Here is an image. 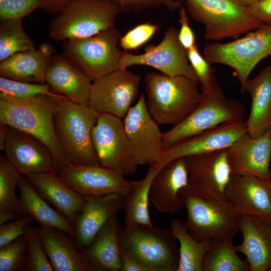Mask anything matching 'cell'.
<instances>
[{
    "mask_svg": "<svg viewBox=\"0 0 271 271\" xmlns=\"http://www.w3.org/2000/svg\"><path fill=\"white\" fill-rule=\"evenodd\" d=\"M179 196L187 212L184 224L197 240L234 237L239 232L238 213L227 199L211 188L188 184Z\"/></svg>",
    "mask_w": 271,
    "mask_h": 271,
    "instance_id": "6da1fadb",
    "label": "cell"
},
{
    "mask_svg": "<svg viewBox=\"0 0 271 271\" xmlns=\"http://www.w3.org/2000/svg\"><path fill=\"white\" fill-rule=\"evenodd\" d=\"M59 93L28 98L0 97V123L30 134L44 143L53 154L56 173L70 164L57 140L53 115Z\"/></svg>",
    "mask_w": 271,
    "mask_h": 271,
    "instance_id": "7a4b0ae2",
    "label": "cell"
},
{
    "mask_svg": "<svg viewBox=\"0 0 271 271\" xmlns=\"http://www.w3.org/2000/svg\"><path fill=\"white\" fill-rule=\"evenodd\" d=\"M98 114L89 106L59 94L53 115L55 134L69 161L74 164H99L92 140Z\"/></svg>",
    "mask_w": 271,
    "mask_h": 271,
    "instance_id": "3957f363",
    "label": "cell"
},
{
    "mask_svg": "<svg viewBox=\"0 0 271 271\" xmlns=\"http://www.w3.org/2000/svg\"><path fill=\"white\" fill-rule=\"evenodd\" d=\"M145 82L148 109L159 125L179 123L200 101L199 82L186 77L150 72L146 74Z\"/></svg>",
    "mask_w": 271,
    "mask_h": 271,
    "instance_id": "277c9868",
    "label": "cell"
},
{
    "mask_svg": "<svg viewBox=\"0 0 271 271\" xmlns=\"http://www.w3.org/2000/svg\"><path fill=\"white\" fill-rule=\"evenodd\" d=\"M245 107L239 100L226 96L216 80L202 90L197 106L185 119L163 133V151L188 137L225 122L243 120Z\"/></svg>",
    "mask_w": 271,
    "mask_h": 271,
    "instance_id": "5b68a950",
    "label": "cell"
},
{
    "mask_svg": "<svg viewBox=\"0 0 271 271\" xmlns=\"http://www.w3.org/2000/svg\"><path fill=\"white\" fill-rule=\"evenodd\" d=\"M120 13L109 0H70L50 22L49 36L59 41L90 37L115 26Z\"/></svg>",
    "mask_w": 271,
    "mask_h": 271,
    "instance_id": "8992f818",
    "label": "cell"
},
{
    "mask_svg": "<svg viewBox=\"0 0 271 271\" xmlns=\"http://www.w3.org/2000/svg\"><path fill=\"white\" fill-rule=\"evenodd\" d=\"M203 55L211 63L233 69L244 92L245 84L255 66L271 55V25L263 24L244 36L227 43H207Z\"/></svg>",
    "mask_w": 271,
    "mask_h": 271,
    "instance_id": "52a82bcc",
    "label": "cell"
},
{
    "mask_svg": "<svg viewBox=\"0 0 271 271\" xmlns=\"http://www.w3.org/2000/svg\"><path fill=\"white\" fill-rule=\"evenodd\" d=\"M185 1L189 15L204 26L208 40L236 39L264 24L234 0Z\"/></svg>",
    "mask_w": 271,
    "mask_h": 271,
    "instance_id": "ba28073f",
    "label": "cell"
},
{
    "mask_svg": "<svg viewBox=\"0 0 271 271\" xmlns=\"http://www.w3.org/2000/svg\"><path fill=\"white\" fill-rule=\"evenodd\" d=\"M121 246L136 256L149 271H177L179 248L171 229L141 224L124 225Z\"/></svg>",
    "mask_w": 271,
    "mask_h": 271,
    "instance_id": "9c48e42d",
    "label": "cell"
},
{
    "mask_svg": "<svg viewBox=\"0 0 271 271\" xmlns=\"http://www.w3.org/2000/svg\"><path fill=\"white\" fill-rule=\"evenodd\" d=\"M121 35L115 26L94 35L63 41V55L92 81L120 69Z\"/></svg>",
    "mask_w": 271,
    "mask_h": 271,
    "instance_id": "30bf717a",
    "label": "cell"
},
{
    "mask_svg": "<svg viewBox=\"0 0 271 271\" xmlns=\"http://www.w3.org/2000/svg\"><path fill=\"white\" fill-rule=\"evenodd\" d=\"M93 145L99 164L124 176L138 170L137 163L125 132L123 119L111 114H98L92 132Z\"/></svg>",
    "mask_w": 271,
    "mask_h": 271,
    "instance_id": "8fae6325",
    "label": "cell"
},
{
    "mask_svg": "<svg viewBox=\"0 0 271 271\" xmlns=\"http://www.w3.org/2000/svg\"><path fill=\"white\" fill-rule=\"evenodd\" d=\"M179 31L174 27L165 32L162 40L157 45H149L140 54L122 52L119 65L120 69L134 65L153 67L165 75L183 76L199 82L188 57L187 50L180 43Z\"/></svg>",
    "mask_w": 271,
    "mask_h": 271,
    "instance_id": "7c38bea8",
    "label": "cell"
},
{
    "mask_svg": "<svg viewBox=\"0 0 271 271\" xmlns=\"http://www.w3.org/2000/svg\"><path fill=\"white\" fill-rule=\"evenodd\" d=\"M141 77L119 69L92 81L89 105L98 114L107 113L123 118L138 93Z\"/></svg>",
    "mask_w": 271,
    "mask_h": 271,
    "instance_id": "4fadbf2b",
    "label": "cell"
},
{
    "mask_svg": "<svg viewBox=\"0 0 271 271\" xmlns=\"http://www.w3.org/2000/svg\"><path fill=\"white\" fill-rule=\"evenodd\" d=\"M125 132L139 165L155 164L163 152V134L142 94L123 118Z\"/></svg>",
    "mask_w": 271,
    "mask_h": 271,
    "instance_id": "5bb4252c",
    "label": "cell"
},
{
    "mask_svg": "<svg viewBox=\"0 0 271 271\" xmlns=\"http://www.w3.org/2000/svg\"><path fill=\"white\" fill-rule=\"evenodd\" d=\"M57 175L83 196L126 195L132 186V181L127 180L121 173L99 164L86 166L70 163L60 169Z\"/></svg>",
    "mask_w": 271,
    "mask_h": 271,
    "instance_id": "9a60e30c",
    "label": "cell"
},
{
    "mask_svg": "<svg viewBox=\"0 0 271 271\" xmlns=\"http://www.w3.org/2000/svg\"><path fill=\"white\" fill-rule=\"evenodd\" d=\"M246 132L243 119L224 123L173 144L163 151L154 164L159 169L178 158L227 149Z\"/></svg>",
    "mask_w": 271,
    "mask_h": 271,
    "instance_id": "2e32d148",
    "label": "cell"
},
{
    "mask_svg": "<svg viewBox=\"0 0 271 271\" xmlns=\"http://www.w3.org/2000/svg\"><path fill=\"white\" fill-rule=\"evenodd\" d=\"M4 151L9 162L23 175L56 173L52 152L44 143L30 134L8 126Z\"/></svg>",
    "mask_w": 271,
    "mask_h": 271,
    "instance_id": "e0dca14e",
    "label": "cell"
},
{
    "mask_svg": "<svg viewBox=\"0 0 271 271\" xmlns=\"http://www.w3.org/2000/svg\"><path fill=\"white\" fill-rule=\"evenodd\" d=\"M225 196L239 215L256 217L271 224V180L232 174Z\"/></svg>",
    "mask_w": 271,
    "mask_h": 271,
    "instance_id": "ac0fdd59",
    "label": "cell"
},
{
    "mask_svg": "<svg viewBox=\"0 0 271 271\" xmlns=\"http://www.w3.org/2000/svg\"><path fill=\"white\" fill-rule=\"evenodd\" d=\"M231 174L271 180V129L253 137L246 132L227 149Z\"/></svg>",
    "mask_w": 271,
    "mask_h": 271,
    "instance_id": "d6986e66",
    "label": "cell"
},
{
    "mask_svg": "<svg viewBox=\"0 0 271 271\" xmlns=\"http://www.w3.org/2000/svg\"><path fill=\"white\" fill-rule=\"evenodd\" d=\"M237 224L243 239L236 250L245 255L250 271H271V224L239 214Z\"/></svg>",
    "mask_w": 271,
    "mask_h": 271,
    "instance_id": "ffe728a7",
    "label": "cell"
},
{
    "mask_svg": "<svg viewBox=\"0 0 271 271\" xmlns=\"http://www.w3.org/2000/svg\"><path fill=\"white\" fill-rule=\"evenodd\" d=\"M188 184L185 158L173 160L158 169L152 183L150 200L159 212L175 213L183 206L179 193Z\"/></svg>",
    "mask_w": 271,
    "mask_h": 271,
    "instance_id": "44dd1931",
    "label": "cell"
},
{
    "mask_svg": "<svg viewBox=\"0 0 271 271\" xmlns=\"http://www.w3.org/2000/svg\"><path fill=\"white\" fill-rule=\"evenodd\" d=\"M85 202L77 218L75 240L86 248L109 220L123 209L125 195L110 194L84 196Z\"/></svg>",
    "mask_w": 271,
    "mask_h": 271,
    "instance_id": "7402d4cb",
    "label": "cell"
},
{
    "mask_svg": "<svg viewBox=\"0 0 271 271\" xmlns=\"http://www.w3.org/2000/svg\"><path fill=\"white\" fill-rule=\"evenodd\" d=\"M227 149L184 157L188 184L207 186L226 198L225 190L232 175Z\"/></svg>",
    "mask_w": 271,
    "mask_h": 271,
    "instance_id": "603a6c76",
    "label": "cell"
},
{
    "mask_svg": "<svg viewBox=\"0 0 271 271\" xmlns=\"http://www.w3.org/2000/svg\"><path fill=\"white\" fill-rule=\"evenodd\" d=\"M92 80L63 55H54L48 65L46 82L52 90L80 104L89 105Z\"/></svg>",
    "mask_w": 271,
    "mask_h": 271,
    "instance_id": "cb8c5ba5",
    "label": "cell"
},
{
    "mask_svg": "<svg viewBox=\"0 0 271 271\" xmlns=\"http://www.w3.org/2000/svg\"><path fill=\"white\" fill-rule=\"evenodd\" d=\"M39 194L56 210L76 225L85 198L65 183L56 173L25 175Z\"/></svg>",
    "mask_w": 271,
    "mask_h": 271,
    "instance_id": "d4e9b609",
    "label": "cell"
},
{
    "mask_svg": "<svg viewBox=\"0 0 271 271\" xmlns=\"http://www.w3.org/2000/svg\"><path fill=\"white\" fill-rule=\"evenodd\" d=\"M55 50L49 44L15 54L1 62V76L33 83H45L48 65Z\"/></svg>",
    "mask_w": 271,
    "mask_h": 271,
    "instance_id": "484cf974",
    "label": "cell"
},
{
    "mask_svg": "<svg viewBox=\"0 0 271 271\" xmlns=\"http://www.w3.org/2000/svg\"><path fill=\"white\" fill-rule=\"evenodd\" d=\"M18 187L20 191V197L17 213L22 216L30 217L41 226L60 230L75 239V225L50 207L26 176L21 177Z\"/></svg>",
    "mask_w": 271,
    "mask_h": 271,
    "instance_id": "4316f807",
    "label": "cell"
},
{
    "mask_svg": "<svg viewBox=\"0 0 271 271\" xmlns=\"http://www.w3.org/2000/svg\"><path fill=\"white\" fill-rule=\"evenodd\" d=\"M117 214L113 216L82 253L92 271H121V243Z\"/></svg>",
    "mask_w": 271,
    "mask_h": 271,
    "instance_id": "83f0119b",
    "label": "cell"
},
{
    "mask_svg": "<svg viewBox=\"0 0 271 271\" xmlns=\"http://www.w3.org/2000/svg\"><path fill=\"white\" fill-rule=\"evenodd\" d=\"M251 97V107L245 121L247 132L253 137L271 129V62L259 73L247 81L244 92Z\"/></svg>",
    "mask_w": 271,
    "mask_h": 271,
    "instance_id": "f1b7e54d",
    "label": "cell"
},
{
    "mask_svg": "<svg viewBox=\"0 0 271 271\" xmlns=\"http://www.w3.org/2000/svg\"><path fill=\"white\" fill-rule=\"evenodd\" d=\"M45 250L55 271H92L82 253L78 252L65 232L52 227L38 228Z\"/></svg>",
    "mask_w": 271,
    "mask_h": 271,
    "instance_id": "f546056e",
    "label": "cell"
},
{
    "mask_svg": "<svg viewBox=\"0 0 271 271\" xmlns=\"http://www.w3.org/2000/svg\"><path fill=\"white\" fill-rule=\"evenodd\" d=\"M158 170L156 166L152 164L144 178L132 181V187L125 195L123 204L125 225H153L149 210V202L152 183Z\"/></svg>",
    "mask_w": 271,
    "mask_h": 271,
    "instance_id": "4dcf8cb0",
    "label": "cell"
},
{
    "mask_svg": "<svg viewBox=\"0 0 271 271\" xmlns=\"http://www.w3.org/2000/svg\"><path fill=\"white\" fill-rule=\"evenodd\" d=\"M170 229L180 244L177 271H203V259L210 247L211 240H197L178 219L172 220Z\"/></svg>",
    "mask_w": 271,
    "mask_h": 271,
    "instance_id": "1f68e13d",
    "label": "cell"
},
{
    "mask_svg": "<svg viewBox=\"0 0 271 271\" xmlns=\"http://www.w3.org/2000/svg\"><path fill=\"white\" fill-rule=\"evenodd\" d=\"M237 252L233 237L212 239L203 259V271H250L247 262Z\"/></svg>",
    "mask_w": 271,
    "mask_h": 271,
    "instance_id": "d6a6232c",
    "label": "cell"
},
{
    "mask_svg": "<svg viewBox=\"0 0 271 271\" xmlns=\"http://www.w3.org/2000/svg\"><path fill=\"white\" fill-rule=\"evenodd\" d=\"M23 18L1 21L0 62L17 53L36 49L31 38L23 27Z\"/></svg>",
    "mask_w": 271,
    "mask_h": 271,
    "instance_id": "836d02e7",
    "label": "cell"
},
{
    "mask_svg": "<svg viewBox=\"0 0 271 271\" xmlns=\"http://www.w3.org/2000/svg\"><path fill=\"white\" fill-rule=\"evenodd\" d=\"M22 175L8 160L0 157V211L17 212L19 198L16 189Z\"/></svg>",
    "mask_w": 271,
    "mask_h": 271,
    "instance_id": "e575fe53",
    "label": "cell"
},
{
    "mask_svg": "<svg viewBox=\"0 0 271 271\" xmlns=\"http://www.w3.org/2000/svg\"><path fill=\"white\" fill-rule=\"evenodd\" d=\"M24 235L26 238L27 253L25 271L54 270L38 228L29 224L25 227Z\"/></svg>",
    "mask_w": 271,
    "mask_h": 271,
    "instance_id": "d590c367",
    "label": "cell"
},
{
    "mask_svg": "<svg viewBox=\"0 0 271 271\" xmlns=\"http://www.w3.org/2000/svg\"><path fill=\"white\" fill-rule=\"evenodd\" d=\"M53 92L47 83H28L0 77V97L24 99Z\"/></svg>",
    "mask_w": 271,
    "mask_h": 271,
    "instance_id": "8d00e7d4",
    "label": "cell"
},
{
    "mask_svg": "<svg viewBox=\"0 0 271 271\" xmlns=\"http://www.w3.org/2000/svg\"><path fill=\"white\" fill-rule=\"evenodd\" d=\"M26 238L22 235L0 247V271H25Z\"/></svg>",
    "mask_w": 271,
    "mask_h": 271,
    "instance_id": "74e56055",
    "label": "cell"
},
{
    "mask_svg": "<svg viewBox=\"0 0 271 271\" xmlns=\"http://www.w3.org/2000/svg\"><path fill=\"white\" fill-rule=\"evenodd\" d=\"M54 6L62 8L70 0H50ZM113 3L121 12H139L145 10L164 7L174 11L182 6L181 0H109Z\"/></svg>",
    "mask_w": 271,
    "mask_h": 271,
    "instance_id": "f35d334b",
    "label": "cell"
},
{
    "mask_svg": "<svg viewBox=\"0 0 271 271\" xmlns=\"http://www.w3.org/2000/svg\"><path fill=\"white\" fill-rule=\"evenodd\" d=\"M45 0H0V19L6 21L24 18L38 8Z\"/></svg>",
    "mask_w": 271,
    "mask_h": 271,
    "instance_id": "ab89813d",
    "label": "cell"
},
{
    "mask_svg": "<svg viewBox=\"0 0 271 271\" xmlns=\"http://www.w3.org/2000/svg\"><path fill=\"white\" fill-rule=\"evenodd\" d=\"M187 53L189 62L201 84V89H209L216 80L210 63L200 53L196 44L187 50Z\"/></svg>",
    "mask_w": 271,
    "mask_h": 271,
    "instance_id": "60d3db41",
    "label": "cell"
},
{
    "mask_svg": "<svg viewBox=\"0 0 271 271\" xmlns=\"http://www.w3.org/2000/svg\"><path fill=\"white\" fill-rule=\"evenodd\" d=\"M158 29V25L150 23L138 25L121 36L119 45L124 51L136 50L147 43Z\"/></svg>",
    "mask_w": 271,
    "mask_h": 271,
    "instance_id": "b9f144b4",
    "label": "cell"
},
{
    "mask_svg": "<svg viewBox=\"0 0 271 271\" xmlns=\"http://www.w3.org/2000/svg\"><path fill=\"white\" fill-rule=\"evenodd\" d=\"M33 221L30 217L22 216L0 225V247L24 235L25 226Z\"/></svg>",
    "mask_w": 271,
    "mask_h": 271,
    "instance_id": "7bdbcfd3",
    "label": "cell"
},
{
    "mask_svg": "<svg viewBox=\"0 0 271 271\" xmlns=\"http://www.w3.org/2000/svg\"><path fill=\"white\" fill-rule=\"evenodd\" d=\"M179 9L181 26L179 31V40L182 46L188 50L196 44L195 36L190 26L187 10L183 6Z\"/></svg>",
    "mask_w": 271,
    "mask_h": 271,
    "instance_id": "ee69618b",
    "label": "cell"
},
{
    "mask_svg": "<svg viewBox=\"0 0 271 271\" xmlns=\"http://www.w3.org/2000/svg\"><path fill=\"white\" fill-rule=\"evenodd\" d=\"M248 8L254 18L264 24L271 25V0H260Z\"/></svg>",
    "mask_w": 271,
    "mask_h": 271,
    "instance_id": "f6af8a7d",
    "label": "cell"
},
{
    "mask_svg": "<svg viewBox=\"0 0 271 271\" xmlns=\"http://www.w3.org/2000/svg\"><path fill=\"white\" fill-rule=\"evenodd\" d=\"M121 271H149L136 256L121 246Z\"/></svg>",
    "mask_w": 271,
    "mask_h": 271,
    "instance_id": "bcb514c9",
    "label": "cell"
},
{
    "mask_svg": "<svg viewBox=\"0 0 271 271\" xmlns=\"http://www.w3.org/2000/svg\"><path fill=\"white\" fill-rule=\"evenodd\" d=\"M22 216L17 212L8 211H0V225L17 219Z\"/></svg>",
    "mask_w": 271,
    "mask_h": 271,
    "instance_id": "7dc6e473",
    "label": "cell"
},
{
    "mask_svg": "<svg viewBox=\"0 0 271 271\" xmlns=\"http://www.w3.org/2000/svg\"><path fill=\"white\" fill-rule=\"evenodd\" d=\"M8 126L2 123H0V149L4 151V144L6 137Z\"/></svg>",
    "mask_w": 271,
    "mask_h": 271,
    "instance_id": "c3c4849f",
    "label": "cell"
},
{
    "mask_svg": "<svg viewBox=\"0 0 271 271\" xmlns=\"http://www.w3.org/2000/svg\"><path fill=\"white\" fill-rule=\"evenodd\" d=\"M240 6L244 8H249L256 3H257L260 0H234Z\"/></svg>",
    "mask_w": 271,
    "mask_h": 271,
    "instance_id": "681fc988",
    "label": "cell"
}]
</instances>
